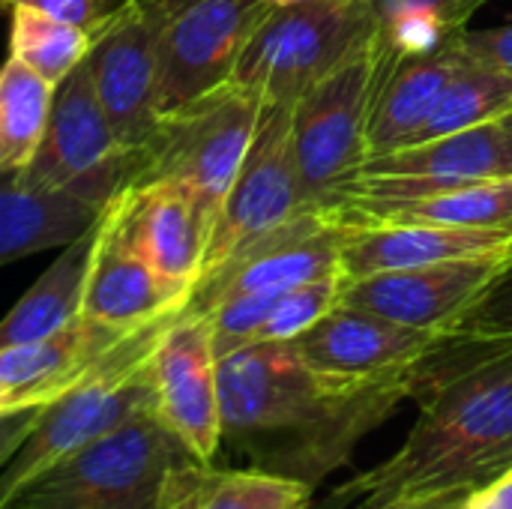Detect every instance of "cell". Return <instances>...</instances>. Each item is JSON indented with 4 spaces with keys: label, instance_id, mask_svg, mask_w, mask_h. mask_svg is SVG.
Wrapping results in <instances>:
<instances>
[{
    "label": "cell",
    "instance_id": "4316f807",
    "mask_svg": "<svg viewBox=\"0 0 512 509\" xmlns=\"http://www.w3.org/2000/svg\"><path fill=\"white\" fill-rule=\"evenodd\" d=\"M507 108H512V75L489 66V63H480L462 51L456 72L450 75L447 87L441 90V96H438L429 120L423 123L420 135L414 138V144L432 141L441 135H453V132L471 129L480 123H492Z\"/></svg>",
    "mask_w": 512,
    "mask_h": 509
},
{
    "label": "cell",
    "instance_id": "5bb4252c",
    "mask_svg": "<svg viewBox=\"0 0 512 509\" xmlns=\"http://www.w3.org/2000/svg\"><path fill=\"white\" fill-rule=\"evenodd\" d=\"M96 99L123 147L141 153L156 135L159 114V15L150 0H129L93 36L87 54Z\"/></svg>",
    "mask_w": 512,
    "mask_h": 509
},
{
    "label": "cell",
    "instance_id": "8fae6325",
    "mask_svg": "<svg viewBox=\"0 0 512 509\" xmlns=\"http://www.w3.org/2000/svg\"><path fill=\"white\" fill-rule=\"evenodd\" d=\"M512 270V246L429 267L390 270L342 282L339 303L420 330L465 324Z\"/></svg>",
    "mask_w": 512,
    "mask_h": 509
},
{
    "label": "cell",
    "instance_id": "6da1fadb",
    "mask_svg": "<svg viewBox=\"0 0 512 509\" xmlns=\"http://www.w3.org/2000/svg\"><path fill=\"white\" fill-rule=\"evenodd\" d=\"M408 399L420 417L405 444L333 492V504H396L471 495L512 468V330L477 321L444 330L417 360Z\"/></svg>",
    "mask_w": 512,
    "mask_h": 509
},
{
    "label": "cell",
    "instance_id": "8d00e7d4",
    "mask_svg": "<svg viewBox=\"0 0 512 509\" xmlns=\"http://www.w3.org/2000/svg\"><path fill=\"white\" fill-rule=\"evenodd\" d=\"M6 414H15V408H12V399H9V390L0 384V417H6Z\"/></svg>",
    "mask_w": 512,
    "mask_h": 509
},
{
    "label": "cell",
    "instance_id": "e575fe53",
    "mask_svg": "<svg viewBox=\"0 0 512 509\" xmlns=\"http://www.w3.org/2000/svg\"><path fill=\"white\" fill-rule=\"evenodd\" d=\"M465 509H512V468L468 495Z\"/></svg>",
    "mask_w": 512,
    "mask_h": 509
},
{
    "label": "cell",
    "instance_id": "7a4b0ae2",
    "mask_svg": "<svg viewBox=\"0 0 512 509\" xmlns=\"http://www.w3.org/2000/svg\"><path fill=\"white\" fill-rule=\"evenodd\" d=\"M408 381H354L312 369L294 342H252L219 357L222 441L237 444L261 471L318 486L351 462Z\"/></svg>",
    "mask_w": 512,
    "mask_h": 509
},
{
    "label": "cell",
    "instance_id": "60d3db41",
    "mask_svg": "<svg viewBox=\"0 0 512 509\" xmlns=\"http://www.w3.org/2000/svg\"><path fill=\"white\" fill-rule=\"evenodd\" d=\"M483 3H489V0H483Z\"/></svg>",
    "mask_w": 512,
    "mask_h": 509
},
{
    "label": "cell",
    "instance_id": "44dd1931",
    "mask_svg": "<svg viewBox=\"0 0 512 509\" xmlns=\"http://www.w3.org/2000/svg\"><path fill=\"white\" fill-rule=\"evenodd\" d=\"M345 225H444L477 231L512 228V174L432 189L414 198H351L333 210Z\"/></svg>",
    "mask_w": 512,
    "mask_h": 509
},
{
    "label": "cell",
    "instance_id": "3957f363",
    "mask_svg": "<svg viewBox=\"0 0 512 509\" xmlns=\"http://www.w3.org/2000/svg\"><path fill=\"white\" fill-rule=\"evenodd\" d=\"M189 459L150 405L63 456L3 509H159L171 474Z\"/></svg>",
    "mask_w": 512,
    "mask_h": 509
},
{
    "label": "cell",
    "instance_id": "ac0fdd59",
    "mask_svg": "<svg viewBox=\"0 0 512 509\" xmlns=\"http://www.w3.org/2000/svg\"><path fill=\"white\" fill-rule=\"evenodd\" d=\"M147 264L177 291H195L207 255L210 219L177 180L129 183L111 198Z\"/></svg>",
    "mask_w": 512,
    "mask_h": 509
},
{
    "label": "cell",
    "instance_id": "5b68a950",
    "mask_svg": "<svg viewBox=\"0 0 512 509\" xmlns=\"http://www.w3.org/2000/svg\"><path fill=\"white\" fill-rule=\"evenodd\" d=\"M372 36L375 21L363 0L273 3L240 51L231 84L261 99V105H294L366 48Z\"/></svg>",
    "mask_w": 512,
    "mask_h": 509
},
{
    "label": "cell",
    "instance_id": "ba28073f",
    "mask_svg": "<svg viewBox=\"0 0 512 509\" xmlns=\"http://www.w3.org/2000/svg\"><path fill=\"white\" fill-rule=\"evenodd\" d=\"M141 153L123 147L108 123L87 60L57 84L51 120L33 162L18 171L24 183L51 192H69L96 207L132 183Z\"/></svg>",
    "mask_w": 512,
    "mask_h": 509
},
{
    "label": "cell",
    "instance_id": "603a6c76",
    "mask_svg": "<svg viewBox=\"0 0 512 509\" xmlns=\"http://www.w3.org/2000/svg\"><path fill=\"white\" fill-rule=\"evenodd\" d=\"M102 210L69 192L36 189L18 171H0V267L69 246L99 222Z\"/></svg>",
    "mask_w": 512,
    "mask_h": 509
},
{
    "label": "cell",
    "instance_id": "4dcf8cb0",
    "mask_svg": "<svg viewBox=\"0 0 512 509\" xmlns=\"http://www.w3.org/2000/svg\"><path fill=\"white\" fill-rule=\"evenodd\" d=\"M459 45L474 60L489 63V66L512 75V24L492 27V30H471V27H465L459 33Z\"/></svg>",
    "mask_w": 512,
    "mask_h": 509
},
{
    "label": "cell",
    "instance_id": "83f0119b",
    "mask_svg": "<svg viewBox=\"0 0 512 509\" xmlns=\"http://www.w3.org/2000/svg\"><path fill=\"white\" fill-rule=\"evenodd\" d=\"M90 48L93 36L84 27L60 21L30 3H12L9 51L54 87L87 60Z\"/></svg>",
    "mask_w": 512,
    "mask_h": 509
},
{
    "label": "cell",
    "instance_id": "d6986e66",
    "mask_svg": "<svg viewBox=\"0 0 512 509\" xmlns=\"http://www.w3.org/2000/svg\"><path fill=\"white\" fill-rule=\"evenodd\" d=\"M135 333V330H132ZM129 333L78 318L69 327L0 351V384L9 390L12 408H42L78 387L102 357L120 345Z\"/></svg>",
    "mask_w": 512,
    "mask_h": 509
},
{
    "label": "cell",
    "instance_id": "ab89813d",
    "mask_svg": "<svg viewBox=\"0 0 512 509\" xmlns=\"http://www.w3.org/2000/svg\"><path fill=\"white\" fill-rule=\"evenodd\" d=\"M12 3H15V0H0V9H3V6H12Z\"/></svg>",
    "mask_w": 512,
    "mask_h": 509
},
{
    "label": "cell",
    "instance_id": "9a60e30c",
    "mask_svg": "<svg viewBox=\"0 0 512 509\" xmlns=\"http://www.w3.org/2000/svg\"><path fill=\"white\" fill-rule=\"evenodd\" d=\"M510 135L492 123H480L453 135L408 144L390 153L369 156L360 177L348 186L351 198H414L432 189H447L483 177H510Z\"/></svg>",
    "mask_w": 512,
    "mask_h": 509
},
{
    "label": "cell",
    "instance_id": "d6a6232c",
    "mask_svg": "<svg viewBox=\"0 0 512 509\" xmlns=\"http://www.w3.org/2000/svg\"><path fill=\"white\" fill-rule=\"evenodd\" d=\"M468 321L498 327V330H512V270L495 285V291L480 303V309Z\"/></svg>",
    "mask_w": 512,
    "mask_h": 509
},
{
    "label": "cell",
    "instance_id": "1f68e13d",
    "mask_svg": "<svg viewBox=\"0 0 512 509\" xmlns=\"http://www.w3.org/2000/svg\"><path fill=\"white\" fill-rule=\"evenodd\" d=\"M363 3L369 6V15H372L375 27L381 21H387L390 15L402 12V9H432V12L447 15L453 24L468 27L471 15L483 6V0H363Z\"/></svg>",
    "mask_w": 512,
    "mask_h": 509
},
{
    "label": "cell",
    "instance_id": "277c9868",
    "mask_svg": "<svg viewBox=\"0 0 512 509\" xmlns=\"http://www.w3.org/2000/svg\"><path fill=\"white\" fill-rule=\"evenodd\" d=\"M174 318H162L129 333L78 387L42 408L30 435L0 465V509L63 456L153 405L147 366L162 330Z\"/></svg>",
    "mask_w": 512,
    "mask_h": 509
},
{
    "label": "cell",
    "instance_id": "8992f818",
    "mask_svg": "<svg viewBox=\"0 0 512 509\" xmlns=\"http://www.w3.org/2000/svg\"><path fill=\"white\" fill-rule=\"evenodd\" d=\"M396 60L372 42L321 78L294 102L291 138L300 171L303 207L336 210L369 159L366 132L372 102Z\"/></svg>",
    "mask_w": 512,
    "mask_h": 509
},
{
    "label": "cell",
    "instance_id": "d590c367",
    "mask_svg": "<svg viewBox=\"0 0 512 509\" xmlns=\"http://www.w3.org/2000/svg\"><path fill=\"white\" fill-rule=\"evenodd\" d=\"M468 495H447V498H426V501H411V504H396L390 509H465Z\"/></svg>",
    "mask_w": 512,
    "mask_h": 509
},
{
    "label": "cell",
    "instance_id": "f546056e",
    "mask_svg": "<svg viewBox=\"0 0 512 509\" xmlns=\"http://www.w3.org/2000/svg\"><path fill=\"white\" fill-rule=\"evenodd\" d=\"M15 3H30L60 21H69L75 27H84L90 36L105 30L129 0H15Z\"/></svg>",
    "mask_w": 512,
    "mask_h": 509
},
{
    "label": "cell",
    "instance_id": "4fadbf2b",
    "mask_svg": "<svg viewBox=\"0 0 512 509\" xmlns=\"http://www.w3.org/2000/svg\"><path fill=\"white\" fill-rule=\"evenodd\" d=\"M147 369L153 411L198 462L210 465L222 447L219 357L210 318L183 309L162 330Z\"/></svg>",
    "mask_w": 512,
    "mask_h": 509
},
{
    "label": "cell",
    "instance_id": "ffe728a7",
    "mask_svg": "<svg viewBox=\"0 0 512 509\" xmlns=\"http://www.w3.org/2000/svg\"><path fill=\"white\" fill-rule=\"evenodd\" d=\"M512 246L510 231H477V228H444V225H348L339 252L342 282L429 267L456 258H474Z\"/></svg>",
    "mask_w": 512,
    "mask_h": 509
},
{
    "label": "cell",
    "instance_id": "7c38bea8",
    "mask_svg": "<svg viewBox=\"0 0 512 509\" xmlns=\"http://www.w3.org/2000/svg\"><path fill=\"white\" fill-rule=\"evenodd\" d=\"M348 225L333 210H303L273 234L249 243L222 267L204 276L186 309L210 312L216 303L243 294H285L339 273V252Z\"/></svg>",
    "mask_w": 512,
    "mask_h": 509
},
{
    "label": "cell",
    "instance_id": "9c48e42d",
    "mask_svg": "<svg viewBox=\"0 0 512 509\" xmlns=\"http://www.w3.org/2000/svg\"><path fill=\"white\" fill-rule=\"evenodd\" d=\"M159 15V114L213 93L231 72L270 0H150Z\"/></svg>",
    "mask_w": 512,
    "mask_h": 509
},
{
    "label": "cell",
    "instance_id": "484cf974",
    "mask_svg": "<svg viewBox=\"0 0 512 509\" xmlns=\"http://www.w3.org/2000/svg\"><path fill=\"white\" fill-rule=\"evenodd\" d=\"M57 87L24 66L18 57H6L0 66V171H24L51 120Z\"/></svg>",
    "mask_w": 512,
    "mask_h": 509
},
{
    "label": "cell",
    "instance_id": "2e32d148",
    "mask_svg": "<svg viewBox=\"0 0 512 509\" xmlns=\"http://www.w3.org/2000/svg\"><path fill=\"white\" fill-rule=\"evenodd\" d=\"M441 333L444 330H420L336 303L291 342L300 357L324 375L354 381H408L417 360Z\"/></svg>",
    "mask_w": 512,
    "mask_h": 509
},
{
    "label": "cell",
    "instance_id": "cb8c5ba5",
    "mask_svg": "<svg viewBox=\"0 0 512 509\" xmlns=\"http://www.w3.org/2000/svg\"><path fill=\"white\" fill-rule=\"evenodd\" d=\"M312 486L261 468L225 471L189 459L162 495L159 509H312Z\"/></svg>",
    "mask_w": 512,
    "mask_h": 509
},
{
    "label": "cell",
    "instance_id": "7402d4cb",
    "mask_svg": "<svg viewBox=\"0 0 512 509\" xmlns=\"http://www.w3.org/2000/svg\"><path fill=\"white\" fill-rule=\"evenodd\" d=\"M459 60H462V45L456 33L441 48L399 57L387 69L369 114V132H366L369 156L414 144L441 90L456 72Z\"/></svg>",
    "mask_w": 512,
    "mask_h": 509
},
{
    "label": "cell",
    "instance_id": "e0dca14e",
    "mask_svg": "<svg viewBox=\"0 0 512 509\" xmlns=\"http://www.w3.org/2000/svg\"><path fill=\"white\" fill-rule=\"evenodd\" d=\"M189 294L168 285L129 240L114 201L96 222V249L87 273L81 315L132 333L186 309Z\"/></svg>",
    "mask_w": 512,
    "mask_h": 509
},
{
    "label": "cell",
    "instance_id": "30bf717a",
    "mask_svg": "<svg viewBox=\"0 0 512 509\" xmlns=\"http://www.w3.org/2000/svg\"><path fill=\"white\" fill-rule=\"evenodd\" d=\"M291 117L294 105L288 102L261 105V117L246 159L213 222L201 279L249 243L273 234L306 210L291 138Z\"/></svg>",
    "mask_w": 512,
    "mask_h": 509
},
{
    "label": "cell",
    "instance_id": "f35d334b",
    "mask_svg": "<svg viewBox=\"0 0 512 509\" xmlns=\"http://www.w3.org/2000/svg\"><path fill=\"white\" fill-rule=\"evenodd\" d=\"M270 3H276V6H279V3H312V0H270Z\"/></svg>",
    "mask_w": 512,
    "mask_h": 509
},
{
    "label": "cell",
    "instance_id": "74e56055",
    "mask_svg": "<svg viewBox=\"0 0 512 509\" xmlns=\"http://www.w3.org/2000/svg\"><path fill=\"white\" fill-rule=\"evenodd\" d=\"M498 126H501V129H504V132L510 135V141H512V108H507V111H504V114L498 117Z\"/></svg>",
    "mask_w": 512,
    "mask_h": 509
},
{
    "label": "cell",
    "instance_id": "f1b7e54d",
    "mask_svg": "<svg viewBox=\"0 0 512 509\" xmlns=\"http://www.w3.org/2000/svg\"><path fill=\"white\" fill-rule=\"evenodd\" d=\"M339 291H342V273H333V276H324V279H315L309 285L279 294L255 342L297 339L339 303Z\"/></svg>",
    "mask_w": 512,
    "mask_h": 509
},
{
    "label": "cell",
    "instance_id": "d4e9b609",
    "mask_svg": "<svg viewBox=\"0 0 512 509\" xmlns=\"http://www.w3.org/2000/svg\"><path fill=\"white\" fill-rule=\"evenodd\" d=\"M93 249L96 225L69 246H63L60 258L33 282V288L0 321V351L45 339L81 318Z\"/></svg>",
    "mask_w": 512,
    "mask_h": 509
},
{
    "label": "cell",
    "instance_id": "52a82bcc",
    "mask_svg": "<svg viewBox=\"0 0 512 509\" xmlns=\"http://www.w3.org/2000/svg\"><path fill=\"white\" fill-rule=\"evenodd\" d=\"M258 117L261 99L231 81L216 87L162 117L156 135L141 150L132 183L177 180L213 225L246 159Z\"/></svg>",
    "mask_w": 512,
    "mask_h": 509
},
{
    "label": "cell",
    "instance_id": "836d02e7",
    "mask_svg": "<svg viewBox=\"0 0 512 509\" xmlns=\"http://www.w3.org/2000/svg\"><path fill=\"white\" fill-rule=\"evenodd\" d=\"M45 408V405H42ZM42 408H24V411H15V414H6L0 417V465L18 450V444L30 435V429L36 426Z\"/></svg>",
    "mask_w": 512,
    "mask_h": 509
}]
</instances>
